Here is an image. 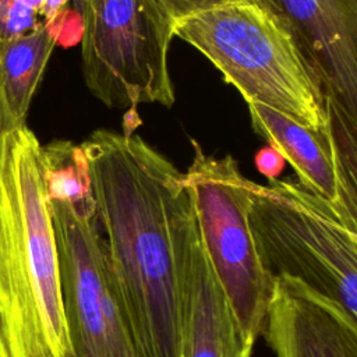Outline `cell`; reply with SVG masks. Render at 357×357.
<instances>
[{"instance_id": "cell-13", "label": "cell", "mask_w": 357, "mask_h": 357, "mask_svg": "<svg viewBox=\"0 0 357 357\" xmlns=\"http://www.w3.org/2000/svg\"><path fill=\"white\" fill-rule=\"evenodd\" d=\"M40 172L49 201L96 212L89 165L81 145L56 139L40 146Z\"/></svg>"}, {"instance_id": "cell-18", "label": "cell", "mask_w": 357, "mask_h": 357, "mask_svg": "<svg viewBox=\"0 0 357 357\" xmlns=\"http://www.w3.org/2000/svg\"><path fill=\"white\" fill-rule=\"evenodd\" d=\"M74 1L75 11L79 14L81 0H45V24H52L63 11L68 7V3Z\"/></svg>"}, {"instance_id": "cell-10", "label": "cell", "mask_w": 357, "mask_h": 357, "mask_svg": "<svg viewBox=\"0 0 357 357\" xmlns=\"http://www.w3.org/2000/svg\"><path fill=\"white\" fill-rule=\"evenodd\" d=\"M264 335L276 357H357V322L287 278L275 279Z\"/></svg>"}, {"instance_id": "cell-5", "label": "cell", "mask_w": 357, "mask_h": 357, "mask_svg": "<svg viewBox=\"0 0 357 357\" xmlns=\"http://www.w3.org/2000/svg\"><path fill=\"white\" fill-rule=\"evenodd\" d=\"M86 88L105 106L174 103L169 47L174 21L160 0H81Z\"/></svg>"}, {"instance_id": "cell-11", "label": "cell", "mask_w": 357, "mask_h": 357, "mask_svg": "<svg viewBox=\"0 0 357 357\" xmlns=\"http://www.w3.org/2000/svg\"><path fill=\"white\" fill-rule=\"evenodd\" d=\"M254 131L275 148L297 176V183L308 192L331 205L337 202V177L329 138V124L324 130L310 128L275 109L247 103Z\"/></svg>"}, {"instance_id": "cell-2", "label": "cell", "mask_w": 357, "mask_h": 357, "mask_svg": "<svg viewBox=\"0 0 357 357\" xmlns=\"http://www.w3.org/2000/svg\"><path fill=\"white\" fill-rule=\"evenodd\" d=\"M40 146L26 124L0 132L3 357L70 354L60 255L40 172Z\"/></svg>"}, {"instance_id": "cell-17", "label": "cell", "mask_w": 357, "mask_h": 357, "mask_svg": "<svg viewBox=\"0 0 357 357\" xmlns=\"http://www.w3.org/2000/svg\"><path fill=\"white\" fill-rule=\"evenodd\" d=\"M255 165L257 169L268 178V180H275L278 176L282 173L283 166H284V159L282 155L272 148L271 145L262 148L257 156H255Z\"/></svg>"}, {"instance_id": "cell-12", "label": "cell", "mask_w": 357, "mask_h": 357, "mask_svg": "<svg viewBox=\"0 0 357 357\" xmlns=\"http://www.w3.org/2000/svg\"><path fill=\"white\" fill-rule=\"evenodd\" d=\"M57 45V38L45 24L25 35L0 39V100L4 130L26 124L31 102Z\"/></svg>"}, {"instance_id": "cell-6", "label": "cell", "mask_w": 357, "mask_h": 357, "mask_svg": "<svg viewBox=\"0 0 357 357\" xmlns=\"http://www.w3.org/2000/svg\"><path fill=\"white\" fill-rule=\"evenodd\" d=\"M194 158L184 174L209 262L240 321L254 340L264 333L275 293L250 223L252 188L237 160L206 155L191 141Z\"/></svg>"}, {"instance_id": "cell-8", "label": "cell", "mask_w": 357, "mask_h": 357, "mask_svg": "<svg viewBox=\"0 0 357 357\" xmlns=\"http://www.w3.org/2000/svg\"><path fill=\"white\" fill-rule=\"evenodd\" d=\"M289 31L357 141V0H258Z\"/></svg>"}, {"instance_id": "cell-20", "label": "cell", "mask_w": 357, "mask_h": 357, "mask_svg": "<svg viewBox=\"0 0 357 357\" xmlns=\"http://www.w3.org/2000/svg\"><path fill=\"white\" fill-rule=\"evenodd\" d=\"M0 357H3V351H1V347H0Z\"/></svg>"}, {"instance_id": "cell-1", "label": "cell", "mask_w": 357, "mask_h": 357, "mask_svg": "<svg viewBox=\"0 0 357 357\" xmlns=\"http://www.w3.org/2000/svg\"><path fill=\"white\" fill-rule=\"evenodd\" d=\"M119 305L141 357H181L180 250L195 219L184 174L131 132L81 144Z\"/></svg>"}, {"instance_id": "cell-9", "label": "cell", "mask_w": 357, "mask_h": 357, "mask_svg": "<svg viewBox=\"0 0 357 357\" xmlns=\"http://www.w3.org/2000/svg\"><path fill=\"white\" fill-rule=\"evenodd\" d=\"M181 357H251L254 339L240 321L209 262L197 215L180 250Z\"/></svg>"}, {"instance_id": "cell-15", "label": "cell", "mask_w": 357, "mask_h": 357, "mask_svg": "<svg viewBox=\"0 0 357 357\" xmlns=\"http://www.w3.org/2000/svg\"><path fill=\"white\" fill-rule=\"evenodd\" d=\"M45 24V0H0V39L25 35Z\"/></svg>"}, {"instance_id": "cell-16", "label": "cell", "mask_w": 357, "mask_h": 357, "mask_svg": "<svg viewBox=\"0 0 357 357\" xmlns=\"http://www.w3.org/2000/svg\"><path fill=\"white\" fill-rule=\"evenodd\" d=\"M233 0H160L172 20L176 22L190 14L209 8L212 6Z\"/></svg>"}, {"instance_id": "cell-3", "label": "cell", "mask_w": 357, "mask_h": 357, "mask_svg": "<svg viewBox=\"0 0 357 357\" xmlns=\"http://www.w3.org/2000/svg\"><path fill=\"white\" fill-rule=\"evenodd\" d=\"M174 36L204 54L247 103L275 109L324 130L326 99L282 22L258 0H233L190 14Z\"/></svg>"}, {"instance_id": "cell-7", "label": "cell", "mask_w": 357, "mask_h": 357, "mask_svg": "<svg viewBox=\"0 0 357 357\" xmlns=\"http://www.w3.org/2000/svg\"><path fill=\"white\" fill-rule=\"evenodd\" d=\"M47 202L60 255L67 357H141L117 301L96 212Z\"/></svg>"}, {"instance_id": "cell-14", "label": "cell", "mask_w": 357, "mask_h": 357, "mask_svg": "<svg viewBox=\"0 0 357 357\" xmlns=\"http://www.w3.org/2000/svg\"><path fill=\"white\" fill-rule=\"evenodd\" d=\"M329 138L337 177V202L331 205L357 248V141L339 113L326 102Z\"/></svg>"}, {"instance_id": "cell-19", "label": "cell", "mask_w": 357, "mask_h": 357, "mask_svg": "<svg viewBox=\"0 0 357 357\" xmlns=\"http://www.w3.org/2000/svg\"><path fill=\"white\" fill-rule=\"evenodd\" d=\"M4 130V124H3V107H1V100H0V132Z\"/></svg>"}, {"instance_id": "cell-4", "label": "cell", "mask_w": 357, "mask_h": 357, "mask_svg": "<svg viewBox=\"0 0 357 357\" xmlns=\"http://www.w3.org/2000/svg\"><path fill=\"white\" fill-rule=\"evenodd\" d=\"M250 223L273 280H297L357 322V248L329 202L293 178L255 183Z\"/></svg>"}]
</instances>
